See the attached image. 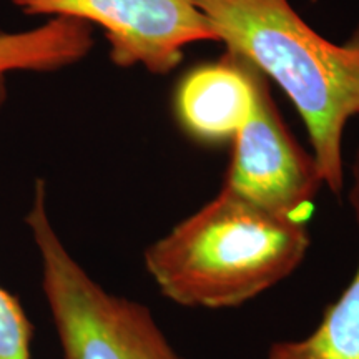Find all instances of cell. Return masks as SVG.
I'll use <instances>...</instances> for the list:
<instances>
[{
    "label": "cell",
    "mask_w": 359,
    "mask_h": 359,
    "mask_svg": "<svg viewBox=\"0 0 359 359\" xmlns=\"http://www.w3.org/2000/svg\"><path fill=\"white\" fill-rule=\"evenodd\" d=\"M228 52L275 82L302 116L323 185H346L343 137L359 116V25L334 43L302 19L290 0H195Z\"/></svg>",
    "instance_id": "obj_1"
},
{
    "label": "cell",
    "mask_w": 359,
    "mask_h": 359,
    "mask_svg": "<svg viewBox=\"0 0 359 359\" xmlns=\"http://www.w3.org/2000/svg\"><path fill=\"white\" fill-rule=\"evenodd\" d=\"M306 223L278 217L222 187L143 253L160 294L183 308L243 306L306 258Z\"/></svg>",
    "instance_id": "obj_2"
},
{
    "label": "cell",
    "mask_w": 359,
    "mask_h": 359,
    "mask_svg": "<svg viewBox=\"0 0 359 359\" xmlns=\"http://www.w3.org/2000/svg\"><path fill=\"white\" fill-rule=\"evenodd\" d=\"M47 188L35 183L25 222L42 262V288L65 359H183L145 304L102 288L75 262L47 215Z\"/></svg>",
    "instance_id": "obj_3"
},
{
    "label": "cell",
    "mask_w": 359,
    "mask_h": 359,
    "mask_svg": "<svg viewBox=\"0 0 359 359\" xmlns=\"http://www.w3.org/2000/svg\"><path fill=\"white\" fill-rule=\"evenodd\" d=\"M29 17H70L98 27L116 67L167 75L187 47L218 42L195 0H12Z\"/></svg>",
    "instance_id": "obj_4"
},
{
    "label": "cell",
    "mask_w": 359,
    "mask_h": 359,
    "mask_svg": "<svg viewBox=\"0 0 359 359\" xmlns=\"http://www.w3.org/2000/svg\"><path fill=\"white\" fill-rule=\"evenodd\" d=\"M231 143L223 185L278 217L308 223L325 187L320 168L286 127L262 74L257 105Z\"/></svg>",
    "instance_id": "obj_5"
},
{
    "label": "cell",
    "mask_w": 359,
    "mask_h": 359,
    "mask_svg": "<svg viewBox=\"0 0 359 359\" xmlns=\"http://www.w3.org/2000/svg\"><path fill=\"white\" fill-rule=\"evenodd\" d=\"M259 72L228 52L191 69L175 93V115L188 137L203 145L230 142L257 105Z\"/></svg>",
    "instance_id": "obj_6"
},
{
    "label": "cell",
    "mask_w": 359,
    "mask_h": 359,
    "mask_svg": "<svg viewBox=\"0 0 359 359\" xmlns=\"http://www.w3.org/2000/svg\"><path fill=\"white\" fill-rule=\"evenodd\" d=\"M93 27L70 17H52L20 32H0V109L11 74H50L79 64L93 48Z\"/></svg>",
    "instance_id": "obj_7"
},
{
    "label": "cell",
    "mask_w": 359,
    "mask_h": 359,
    "mask_svg": "<svg viewBox=\"0 0 359 359\" xmlns=\"http://www.w3.org/2000/svg\"><path fill=\"white\" fill-rule=\"evenodd\" d=\"M348 201L359 228V148L351 163ZM266 359H359V262L343 293L325 308L320 325L304 338L273 343Z\"/></svg>",
    "instance_id": "obj_8"
},
{
    "label": "cell",
    "mask_w": 359,
    "mask_h": 359,
    "mask_svg": "<svg viewBox=\"0 0 359 359\" xmlns=\"http://www.w3.org/2000/svg\"><path fill=\"white\" fill-rule=\"evenodd\" d=\"M34 326L15 294L0 286V359H32Z\"/></svg>",
    "instance_id": "obj_9"
}]
</instances>
